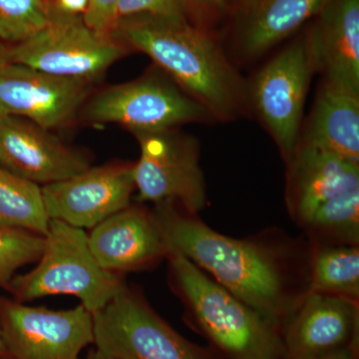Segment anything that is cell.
I'll use <instances>...</instances> for the list:
<instances>
[{
  "mask_svg": "<svg viewBox=\"0 0 359 359\" xmlns=\"http://www.w3.org/2000/svg\"><path fill=\"white\" fill-rule=\"evenodd\" d=\"M85 359H119L116 358L114 356L108 355V354L102 353V351H98V349H92L90 351L88 355Z\"/></svg>",
  "mask_w": 359,
  "mask_h": 359,
  "instance_id": "cell-32",
  "label": "cell"
},
{
  "mask_svg": "<svg viewBox=\"0 0 359 359\" xmlns=\"http://www.w3.org/2000/svg\"><path fill=\"white\" fill-rule=\"evenodd\" d=\"M134 164L90 167L69 179L42 187L51 219L79 229H93L131 204Z\"/></svg>",
  "mask_w": 359,
  "mask_h": 359,
  "instance_id": "cell-11",
  "label": "cell"
},
{
  "mask_svg": "<svg viewBox=\"0 0 359 359\" xmlns=\"http://www.w3.org/2000/svg\"><path fill=\"white\" fill-rule=\"evenodd\" d=\"M88 82L9 63L0 71V115L50 130L65 125L86 100Z\"/></svg>",
  "mask_w": 359,
  "mask_h": 359,
  "instance_id": "cell-13",
  "label": "cell"
},
{
  "mask_svg": "<svg viewBox=\"0 0 359 359\" xmlns=\"http://www.w3.org/2000/svg\"><path fill=\"white\" fill-rule=\"evenodd\" d=\"M172 287L196 330L226 359H285L280 328L169 250Z\"/></svg>",
  "mask_w": 359,
  "mask_h": 359,
  "instance_id": "cell-3",
  "label": "cell"
},
{
  "mask_svg": "<svg viewBox=\"0 0 359 359\" xmlns=\"http://www.w3.org/2000/svg\"><path fill=\"white\" fill-rule=\"evenodd\" d=\"M302 143L359 162V93L325 81Z\"/></svg>",
  "mask_w": 359,
  "mask_h": 359,
  "instance_id": "cell-18",
  "label": "cell"
},
{
  "mask_svg": "<svg viewBox=\"0 0 359 359\" xmlns=\"http://www.w3.org/2000/svg\"><path fill=\"white\" fill-rule=\"evenodd\" d=\"M314 71L306 37L271 59L252 84V103L285 162L301 140L304 101Z\"/></svg>",
  "mask_w": 359,
  "mask_h": 359,
  "instance_id": "cell-10",
  "label": "cell"
},
{
  "mask_svg": "<svg viewBox=\"0 0 359 359\" xmlns=\"http://www.w3.org/2000/svg\"><path fill=\"white\" fill-rule=\"evenodd\" d=\"M0 328L9 359H79L94 344L93 314L82 304L53 311L0 299Z\"/></svg>",
  "mask_w": 359,
  "mask_h": 359,
  "instance_id": "cell-9",
  "label": "cell"
},
{
  "mask_svg": "<svg viewBox=\"0 0 359 359\" xmlns=\"http://www.w3.org/2000/svg\"><path fill=\"white\" fill-rule=\"evenodd\" d=\"M96 348L119 359H218L178 334L125 285L93 313Z\"/></svg>",
  "mask_w": 359,
  "mask_h": 359,
  "instance_id": "cell-6",
  "label": "cell"
},
{
  "mask_svg": "<svg viewBox=\"0 0 359 359\" xmlns=\"http://www.w3.org/2000/svg\"><path fill=\"white\" fill-rule=\"evenodd\" d=\"M44 245L43 236L0 226V287H8L21 266L39 261Z\"/></svg>",
  "mask_w": 359,
  "mask_h": 359,
  "instance_id": "cell-24",
  "label": "cell"
},
{
  "mask_svg": "<svg viewBox=\"0 0 359 359\" xmlns=\"http://www.w3.org/2000/svg\"><path fill=\"white\" fill-rule=\"evenodd\" d=\"M0 166L44 186L82 173L90 163L49 130L23 118L0 115Z\"/></svg>",
  "mask_w": 359,
  "mask_h": 359,
  "instance_id": "cell-14",
  "label": "cell"
},
{
  "mask_svg": "<svg viewBox=\"0 0 359 359\" xmlns=\"http://www.w3.org/2000/svg\"><path fill=\"white\" fill-rule=\"evenodd\" d=\"M306 37L325 81L359 93V0H330Z\"/></svg>",
  "mask_w": 359,
  "mask_h": 359,
  "instance_id": "cell-17",
  "label": "cell"
},
{
  "mask_svg": "<svg viewBox=\"0 0 359 359\" xmlns=\"http://www.w3.org/2000/svg\"><path fill=\"white\" fill-rule=\"evenodd\" d=\"M50 221L42 187L0 166V226L45 237Z\"/></svg>",
  "mask_w": 359,
  "mask_h": 359,
  "instance_id": "cell-21",
  "label": "cell"
},
{
  "mask_svg": "<svg viewBox=\"0 0 359 359\" xmlns=\"http://www.w3.org/2000/svg\"><path fill=\"white\" fill-rule=\"evenodd\" d=\"M259 1L261 0H226V11L231 9V11L243 15V14L250 11Z\"/></svg>",
  "mask_w": 359,
  "mask_h": 359,
  "instance_id": "cell-29",
  "label": "cell"
},
{
  "mask_svg": "<svg viewBox=\"0 0 359 359\" xmlns=\"http://www.w3.org/2000/svg\"><path fill=\"white\" fill-rule=\"evenodd\" d=\"M0 356H6V347H4V340H2L1 328H0Z\"/></svg>",
  "mask_w": 359,
  "mask_h": 359,
  "instance_id": "cell-33",
  "label": "cell"
},
{
  "mask_svg": "<svg viewBox=\"0 0 359 359\" xmlns=\"http://www.w3.org/2000/svg\"><path fill=\"white\" fill-rule=\"evenodd\" d=\"M84 111L85 119L92 124L115 123L135 135L212 119L181 87L154 75L103 90L89 101Z\"/></svg>",
  "mask_w": 359,
  "mask_h": 359,
  "instance_id": "cell-7",
  "label": "cell"
},
{
  "mask_svg": "<svg viewBox=\"0 0 359 359\" xmlns=\"http://www.w3.org/2000/svg\"><path fill=\"white\" fill-rule=\"evenodd\" d=\"M136 136L140 145V157L134 164L138 200L173 203L193 215L202 212L207 207V189L195 139L175 129Z\"/></svg>",
  "mask_w": 359,
  "mask_h": 359,
  "instance_id": "cell-8",
  "label": "cell"
},
{
  "mask_svg": "<svg viewBox=\"0 0 359 359\" xmlns=\"http://www.w3.org/2000/svg\"><path fill=\"white\" fill-rule=\"evenodd\" d=\"M111 36L152 58L212 119L228 121L244 113V80L212 35L187 16H126L116 21Z\"/></svg>",
  "mask_w": 359,
  "mask_h": 359,
  "instance_id": "cell-2",
  "label": "cell"
},
{
  "mask_svg": "<svg viewBox=\"0 0 359 359\" xmlns=\"http://www.w3.org/2000/svg\"><path fill=\"white\" fill-rule=\"evenodd\" d=\"M51 15L46 0H0V39L21 43L43 29Z\"/></svg>",
  "mask_w": 359,
  "mask_h": 359,
  "instance_id": "cell-23",
  "label": "cell"
},
{
  "mask_svg": "<svg viewBox=\"0 0 359 359\" xmlns=\"http://www.w3.org/2000/svg\"><path fill=\"white\" fill-rule=\"evenodd\" d=\"M187 0H119L117 20L135 14L188 15Z\"/></svg>",
  "mask_w": 359,
  "mask_h": 359,
  "instance_id": "cell-25",
  "label": "cell"
},
{
  "mask_svg": "<svg viewBox=\"0 0 359 359\" xmlns=\"http://www.w3.org/2000/svg\"><path fill=\"white\" fill-rule=\"evenodd\" d=\"M306 271L308 292L359 302V245L311 244Z\"/></svg>",
  "mask_w": 359,
  "mask_h": 359,
  "instance_id": "cell-20",
  "label": "cell"
},
{
  "mask_svg": "<svg viewBox=\"0 0 359 359\" xmlns=\"http://www.w3.org/2000/svg\"><path fill=\"white\" fill-rule=\"evenodd\" d=\"M313 359H358V351L353 347H348Z\"/></svg>",
  "mask_w": 359,
  "mask_h": 359,
  "instance_id": "cell-30",
  "label": "cell"
},
{
  "mask_svg": "<svg viewBox=\"0 0 359 359\" xmlns=\"http://www.w3.org/2000/svg\"><path fill=\"white\" fill-rule=\"evenodd\" d=\"M188 1V11L197 16L198 20L202 21L212 20L218 18L224 11H226V0H187Z\"/></svg>",
  "mask_w": 359,
  "mask_h": 359,
  "instance_id": "cell-27",
  "label": "cell"
},
{
  "mask_svg": "<svg viewBox=\"0 0 359 359\" xmlns=\"http://www.w3.org/2000/svg\"><path fill=\"white\" fill-rule=\"evenodd\" d=\"M36 268L15 276L8 287L18 302L47 295L71 294L92 314L125 287L119 273L104 269L92 255L83 229L51 219Z\"/></svg>",
  "mask_w": 359,
  "mask_h": 359,
  "instance_id": "cell-4",
  "label": "cell"
},
{
  "mask_svg": "<svg viewBox=\"0 0 359 359\" xmlns=\"http://www.w3.org/2000/svg\"><path fill=\"white\" fill-rule=\"evenodd\" d=\"M330 0H261L243 14L240 45L247 57H256L292 34L320 13Z\"/></svg>",
  "mask_w": 359,
  "mask_h": 359,
  "instance_id": "cell-19",
  "label": "cell"
},
{
  "mask_svg": "<svg viewBox=\"0 0 359 359\" xmlns=\"http://www.w3.org/2000/svg\"><path fill=\"white\" fill-rule=\"evenodd\" d=\"M125 54L126 46L114 37L94 32L81 15L62 13L54 6L43 29L9 48L11 63L88 83Z\"/></svg>",
  "mask_w": 359,
  "mask_h": 359,
  "instance_id": "cell-5",
  "label": "cell"
},
{
  "mask_svg": "<svg viewBox=\"0 0 359 359\" xmlns=\"http://www.w3.org/2000/svg\"><path fill=\"white\" fill-rule=\"evenodd\" d=\"M287 165L285 204L299 226L325 201L359 188V162L309 144L299 142Z\"/></svg>",
  "mask_w": 359,
  "mask_h": 359,
  "instance_id": "cell-15",
  "label": "cell"
},
{
  "mask_svg": "<svg viewBox=\"0 0 359 359\" xmlns=\"http://www.w3.org/2000/svg\"><path fill=\"white\" fill-rule=\"evenodd\" d=\"M88 244L98 264L116 273L148 268L169 254L153 212L131 205L94 226Z\"/></svg>",
  "mask_w": 359,
  "mask_h": 359,
  "instance_id": "cell-16",
  "label": "cell"
},
{
  "mask_svg": "<svg viewBox=\"0 0 359 359\" xmlns=\"http://www.w3.org/2000/svg\"><path fill=\"white\" fill-rule=\"evenodd\" d=\"M302 228L311 244L359 245V188L325 201Z\"/></svg>",
  "mask_w": 359,
  "mask_h": 359,
  "instance_id": "cell-22",
  "label": "cell"
},
{
  "mask_svg": "<svg viewBox=\"0 0 359 359\" xmlns=\"http://www.w3.org/2000/svg\"><path fill=\"white\" fill-rule=\"evenodd\" d=\"M0 359H9V358H6V356H0Z\"/></svg>",
  "mask_w": 359,
  "mask_h": 359,
  "instance_id": "cell-34",
  "label": "cell"
},
{
  "mask_svg": "<svg viewBox=\"0 0 359 359\" xmlns=\"http://www.w3.org/2000/svg\"><path fill=\"white\" fill-rule=\"evenodd\" d=\"M88 6V0H56L55 8L69 15H83Z\"/></svg>",
  "mask_w": 359,
  "mask_h": 359,
  "instance_id": "cell-28",
  "label": "cell"
},
{
  "mask_svg": "<svg viewBox=\"0 0 359 359\" xmlns=\"http://www.w3.org/2000/svg\"><path fill=\"white\" fill-rule=\"evenodd\" d=\"M359 302L306 292L280 327L285 359H313L358 348Z\"/></svg>",
  "mask_w": 359,
  "mask_h": 359,
  "instance_id": "cell-12",
  "label": "cell"
},
{
  "mask_svg": "<svg viewBox=\"0 0 359 359\" xmlns=\"http://www.w3.org/2000/svg\"><path fill=\"white\" fill-rule=\"evenodd\" d=\"M153 216L169 250L280 328L308 292L297 285L295 256L287 245L228 237L173 203L156 205Z\"/></svg>",
  "mask_w": 359,
  "mask_h": 359,
  "instance_id": "cell-1",
  "label": "cell"
},
{
  "mask_svg": "<svg viewBox=\"0 0 359 359\" xmlns=\"http://www.w3.org/2000/svg\"><path fill=\"white\" fill-rule=\"evenodd\" d=\"M9 63H11V58H9V48L4 46V43L0 41V71L4 69Z\"/></svg>",
  "mask_w": 359,
  "mask_h": 359,
  "instance_id": "cell-31",
  "label": "cell"
},
{
  "mask_svg": "<svg viewBox=\"0 0 359 359\" xmlns=\"http://www.w3.org/2000/svg\"><path fill=\"white\" fill-rule=\"evenodd\" d=\"M119 0H88L82 18L85 25L101 34H109L117 21Z\"/></svg>",
  "mask_w": 359,
  "mask_h": 359,
  "instance_id": "cell-26",
  "label": "cell"
}]
</instances>
